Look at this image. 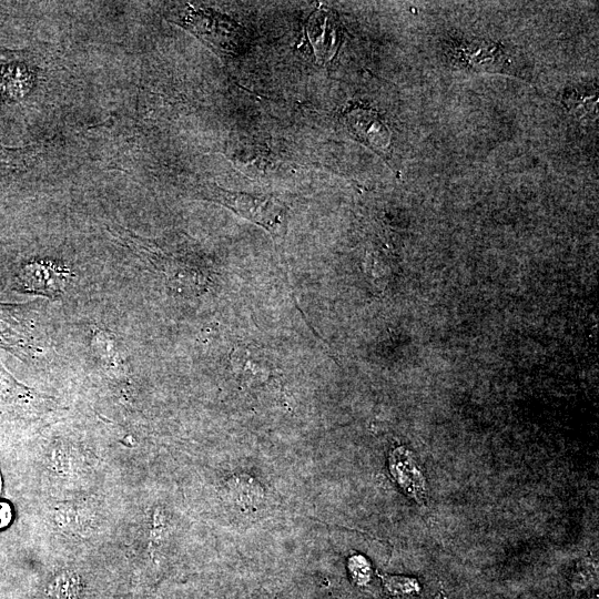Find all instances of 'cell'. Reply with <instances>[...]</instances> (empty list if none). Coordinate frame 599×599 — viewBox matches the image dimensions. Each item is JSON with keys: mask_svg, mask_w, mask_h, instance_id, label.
<instances>
[{"mask_svg": "<svg viewBox=\"0 0 599 599\" xmlns=\"http://www.w3.org/2000/svg\"><path fill=\"white\" fill-rule=\"evenodd\" d=\"M344 119L352 134L373 150L380 152L389 144V132L376 112L352 108Z\"/></svg>", "mask_w": 599, "mask_h": 599, "instance_id": "1", "label": "cell"}, {"mask_svg": "<svg viewBox=\"0 0 599 599\" xmlns=\"http://www.w3.org/2000/svg\"><path fill=\"white\" fill-rule=\"evenodd\" d=\"M389 471L403 491L416 501L427 497L426 479L412 454L396 448L389 456Z\"/></svg>", "mask_w": 599, "mask_h": 599, "instance_id": "2", "label": "cell"}, {"mask_svg": "<svg viewBox=\"0 0 599 599\" xmlns=\"http://www.w3.org/2000/svg\"><path fill=\"white\" fill-rule=\"evenodd\" d=\"M307 34L316 57L326 61L333 57L338 43V21L328 9L316 10L307 20Z\"/></svg>", "mask_w": 599, "mask_h": 599, "instance_id": "3", "label": "cell"}, {"mask_svg": "<svg viewBox=\"0 0 599 599\" xmlns=\"http://www.w3.org/2000/svg\"><path fill=\"white\" fill-rule=\"evenodd\" d=\"M19 280L23 288L57 296L67 283V274L51 265L31 263L21 270Z\"/></svg>", "mask_w": 599, "mask_h": 599, "instance_id": "4", "label": "cell"}, {"mask_svg": "<svg viewBox=\"0 0 599 599\" xmlns=\"http://www.w3.org/2000/svg\"><path fill=\"white\" fill-rule=\"evenodd\" d=\"M57 527L69 534L87 536L93 530V510L82 504H60L53 511Z\"/></svg>", "mask_w": 599, "mask_h": 599, "instance_id": "5", "label": "cell"}, {"mask_svg": "<svg viewBox=\"0 0 599 599\" xmlns=\"http://www.w3.org/2000/svg\"><path fill=\"white\" fill-rule=\"evenodd\" d=\"M32 75L22 64L4 65L0 70V95L8 100L23 98L32 88Z\"/></svg>", "mask_w": 599, "mask_h": 599, "instance_id": "6", "label": "cell"}, {"mask_svg": "<svg viewBox=\"0 0 599 599\" xmlns=\"http://www.w3.org/2000/svg\"><path fill=\"white\" fill-rule=\"evenodd\" d=\"M382 579L386 593L395 599H410L419 591V585L413 578L383 576Z\"/></svg>", "mask_w": 599, "mask_h": 599, "instance_id": "7", "label": "cell"}, {"mask_svg": "<svg viewBox=\"0 0 599 599\" xmlns=\"http://www.w3.org/2000/svg\"><path fill=\"white\" fill-rule=\"evenodd\" d=\"M49 467L57 475L65 476L71 470V457L67 449L55 447L52 449L49 458Z\"/></svg>", "mask_w": 599, "mask_h": 599, "instance_id": "8", "label": "cell"}, {"mask_svg": "<svg viewBox=\"0 0 599 599\" xmlns=\"http://www.w3.org/2000/svg\"><path fill=\"white\" fill-rule=\"evenodd\" d=\"M165 515L156 508L152 514V520L149 532V548H156L163 540L165 531Z\"/></svg>", "mask_w": 599, "mask_h": 599, "instance_id": "9", "label": "cell"}, {"mask_svg": "<svg viewBox=\"0 0 599 599\" xmlns=\"http://www.w3.org/2000/svg\"><path fill=\"white\" fill-rule=\"evenodd\" d=\"M349 571L354 580L358 583H365L369 579V565L364 557L355 556L349 560Z\"/></svg>", "mask_w": 599, "mask_h": 599, "instance_id": "10", "label": "cell"}, {"mask_svg": "<svg viewBox=\"0 0 599 599\" xmlns=\"http://www.w3.org/2000/svg\"><path fill=\"white\" fill-rule=\"evenodd\" d=\"M12 518V510L9 504L0 501V529L7 527Z\"/></svg>", "mask_w": 599, "mask_h": 599, "instance_id": "11", "label": "cell"}]
</instances>
